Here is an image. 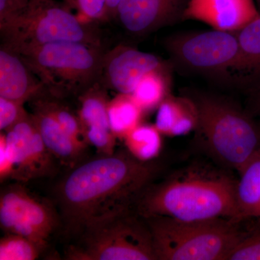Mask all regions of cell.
Returning <instances> with one entry per match:
<instances>
[{
    "label": "cell",
    "instance_id": "cell-26",
    "mask_svg": "<svg viewBox=\"0 0 260 260\" xmlns=\"http://www.w3.org/2000/svg\"><path fill=\"white\" fill-rule=\"evenodd\" d=\"M64 3L84 23L104 21L105 0H64Z\"/></svg>",
    "mask_w": 260,
    "mask_h": 260
},
{
    "label": "cell",
    "instance_id": "cell-12",
    "mask_svg": "<svg viewBox=\"0 0 260 260\" xmlns=\"http://www.w3.org/2000/svg\"><path fill=\"white\" fill-rule=\"evenodd\" d=\"M187 2L188 0H122L116 19L129 34L144 36L182 19Z\"/></svg>",
    "mask_w": 260,
    "mask_h": 260
},
{
    "label": "cell",
    "instance_id": "cell-24",
    "mask_svg": "<svg viewBox=\"0 0 260 260\" xmlns=\"http://www.w3.org/2000/svg\"><path fill=\"white\" fill-rule=\"evenodd\" d=\"M42 249L23 236L6 234L0 240V260H34Z\"/></svg>",
    "mask_w": 260,
    "mask_h": 260
},
{
    "label": "cell",
    "instance_id": "cell-25",
    "mask_svg": "<svg viewBox=\"0 0 260 260\" xmlns=\"http://www.w3.org/2000/svg\"><path fill=\"white\" fill-rule=\"evenodd\" d=\"M227 260H260V225L244 229Z\"/></svg>",
    "mask_w": 260,
    "mask_h": 260
},
{
    "label": "cell",
    "instance_id": "cell-23",
    "mask_svg": "<svg viewBox=\"0 0 260 260\" xmlns=\"http://www.w3.org/2000/svg\"><path fill=\"white\" fill-rule=\"evenodd\" d=\"M44 103L48 110L55 117L62 129L66 132L77 144L84 149H86L88 143L84 136L83 129L77 114H73L67 107L61 104V99H56L47 93L38 96Z\"/></svg>",
    "mask_w": 260,
    "mask_h": 260
},
{
    "label": "cell",
    "instance_id": "cell-14",
    "mask_svg": "<svg viewBox=\"0 0 260 260\" xmlns=\"http://www.w3.org/2000/svg\"><path fill=\"white\" fill-rule=\"evenodd\" d=\"M46 89L22 56L2 44L0 49V97L23 103L45 93Z\"/></svg>",
    "mask_w": 260,
    "mask_h": 260
},
{
    "label": "cell",
    "instance_id": "cell-6",
    "mask_svg": "<svg viewBox=\"0 0 260 260\" xmlns=\"http://www.w3.org/2000/svg\"><path fill=\"white\" fill-rule=\"evenodd\" d=\"M0 32L3 45L15 51L59 42L102 47L96 29L55 0H30L25 11Z\"/></svg>",
    "mask_w": 260,
    "mask_h": 260
},
{
    "label": "cell",
    "instance_id": "cell-20",
    "mask_svg": "<svg viewBox=\"0 0 260 260\" xmlns=\"http://www.w3.org/2000/svg\"><path fill=\"white\" fill-rule=\"evenodd\" d=\"M142 108L131 94L117 93L110 99L108 106L109 124L113 134L122 140L141 124L144 115Z\"/></svg>",
    "mask_w": 260,
    "mask_h": 260
},
{
    "label": "cell",
    "instance_id": "cell-3",
    "mask_svg": "<svg viewBox=\"0 0 260 260\" xmlns=\"http://www.w3.org/2000/svg\"><path fill=\"white\" fill-rule=\"evenodd\" d=\"M198 112L195 143L222 168L240 172L260 153V127L251 116L227 98L187 91Z\"/></svg>",
    "mask_w": 260,
    "mask_h": 260
},
{
    "label": "cell",
    "instance_id": "cell-5",
    "mask_svg": "<svg viewBox=\"0 0 260 260\" xmlns=\"http://www.w3.org/2000/svg\"><path fill=\"white\" fill-rule=\"evenodd\" d=\"M15 51L44 84L46 93L56 99L79 96L100 81L105 54L102 47L59 42Z\"/></svg>",
    "mask_w": 260,
    "mask_h": 260
},
{
    "label": "cell",
    "instance_id": "cell-8",
    "mask_svg": "<svg viewBox=\"0 0 260 260\" xmlns=\"http://www.w3.org/2000/svg\"><path fill=\"white\" fill-rule=\"evenodd\" d=\"M165 47L173 62L195 74L224 76L242 73V57L236 32L213 29L171 36Z\"/></svg>",
    "mask_w": 260,
    "mask_h": 260
},
{
    "label": "cell",
    "instance_id": "cell-1",
    "mask_svg": "<svg viewBox=\"0 0 260 260\" xmlns=\"http://www.w3.org/2000/svg\"><path fill=\"white\" fill-rule=\"evenodd\" d=\"M159 168L126 150L83 162L59 182L56 199L66 235L77 238L86 228L133 209Z\"/></svg>",
    "mask_w": 260,
    "mask_h": 260
},
{
    "label": "cell",
    "instance_id": "cell-4",
    "mask_svg": "<svg viewBox=\"0 0 260 260\" xmlns=\"http://www.w3.org/2000/svg\"><path fill=\"white\" fill-rule=\"evenodd\" d=\"M160 260H227L242 237V221L217 218L185 221L168 217L145 218Z\"/></svg>",
    "mask_w": 260,
    "mask_h": 260
},
{
    "label": "cell",
    "instance_id": "cell-7",
    "mask_svg": "<svg viewBox=\"0 0 260 260\" xmlns=\"http://www.w3.org/2000/svg\"><path fill=\"white\" fill-rule=\"evenodd\" d=\"M67 249L70 260H156L146 220L126 210L90 225Z\"/></svg>",
    "mask_w": 260,
    "mask_h": 260
},
{
    "label": "cell",
    "instance_id": "cell-11",
    "mask_svg": "<svg viewBox=\"0 0 260 260\" xmlns=\"http://www.w3.org/2000/svg\"><path fill=\"white\" fill-rule=\"evenodd\" d=\"M171 64L151 53L119 45L104 54L99 83L117 93L132 94L147 73Z\"/></svg>",
    "mask_w": 260,
    "mask_h": 260
},
{
    "label": "cell",
    "instance_id": "cell-30",
    "mask_svg": "<svg viewBox=\"0 0 260 260\" xmlns=\"http://www.w3.org/2000/svg\"><path fill=\"white\" fill-rule=\"evenodd\" d=\"M122 0H105L104 6V21L116 19L118 9Z\"/></svg>",
    "mask_w": 260,
    "mask_h": 260
},
{
    "label": "cell",
    "instance_id": "cell-9",
    "mask_svg": "<svg viewBox=\"0 0 260 260\" xmlns=\"http://www.w3.org/2000/svg\"><path fill=\"white\" fill-rule=\"evenodd\" d=\"M59 220L51 205L20 184H12L1 191L0 225L6 234L23 236L43 249Z\"/></svg>",
    "mask_w": 260,
    "mask_h": 260
},
{
    "label": "cell",
    "instance_id": "cell-10",
    "mask_svg": "<svg viewBox=\"0 0 260 260\" xmlns=\"http://www.w3.org/2000/svg\"><path fill=\"white\" fill-rule=\"evenodd\" d=\"M5 133L15 166L11 179L25 182L54 172L55 158L46 146L32 114L24 116Z\"/></svg>",
    "mask_w": 260,
    "mask_h": 260
},
{
    "label": "cell",
    "instance_id": "cell-29",
    "mask_svg": "<svg viewBox=\"0 0 260 260\" xmlns=\"http://www.w3.org/2000/svg\"><path fill=\"white\" fill-rule=\"evenodd\" d=\"M15 166L13 157L7 145L6 133L0 134V179L2 182L5 179L12 178Z\"/></svg>",
    "mask_w": 260,
    "mask_h": 260
},
{
    "label": "cell",
    "instance_id": "cell-2",
    "mask_svg": "<svg viewBox=\"0 0 260 260\" xmlns=\"http://www.w3.org/2000/svg\"><path fill=\"white\" fill-rule=\"evenodd\" d=\"M223 169L203 164L187 166L161 182L150 183L139 195L133 208L145 219L236 220L237 179Z\"/></svg>",
    "mask_w": 260,
    "mask_h": 260
},
{
    "label": "cell",
    "instance_id": "cell-19",
    "mask_svg": "<svg viewBox=\"0 0 260 260\" xmlns=\"http://www.w3.org/2000/svg\"><path fill=\"white\" fill-rule=\"evenodd\" d=\"M173 64L144 75L131 94L145 113L158 109L171 94Z\"/></svg>",
    "mask_w": 260,
    "mask_h": 260
},
{
    "label": "cell",
    "instance_id": "cell-28",
    "mask_svg": "<svg viewBox=\"0 0 260 260\" xmlns=\"http://www.w3.org/2000/svg\"><path fill=\"white\" fill-rule=\"evenodd\" d=\"M30 0H0V28L18 18Z\"/></svg>",
    "mask_w": 260,
    "mask_h": 260
},
{
    "label": "cell",
    "instance_id": "cell-15",
    "mask_svg": "<svg viewBox=\"0 0 260 260\" xmlns=\"http://www.w3.org/2000/svg\"><path fill=\"white\" fill-rule=\"evenodd\" d=\"M30 102H32L34 108L32 115L48 150L64 165L76 167L85 149L67 134L39 97Z\"/></svg>",
    "mask_w": 260,
    "mask_h": 260
},
{
    "label": "cell",
    "instance_id": "cell-21",
    "mask_svg": "<svg viewBox=\"0 0 260 260\" xmlns=\"http://www.w3.org/2000/svg\"><path fill=\"white\" fill-rule=\"evenodd\" d=\"M162 136L155 124H140L123 139L126 150L140 161H153L160 153Z\"/></svg>",
    "mask_w": 260,
    "mask_h": 260
},
{
    "label": "cell",
    "instance_id": "cell-13",
    "mask_svg": "<svg viewBox=\"0 0 260 260\" xmlns=\"http://www.w3.org/2000/svg\"><path fill=\"white\" fill-rule=\"evenodd\" d=\"M260 15L254 0H188L182 19L237 32Z\"/></svg>",
    "mask_w": 260,
    "mask_h": 260
},
{
    "label": "cell",
    "instance_id": "cell-18",
    "mask_svg": "<svg viewBox=\"0 0 260 260\" xmlns=\"http://www.w3.org/2000/svg\"><path fill=\"white\" fill-rule=\"evenodd\" d=\"M78 99L79 108L77 115L83 134L89 130L112 131L108 115V106L110 99L105 87L100 83L94 84L93 86L80 94Z\"/></svg>",
    "mask_w": 260,
    "mask_h": 260
},
{
    "label": "cell",
    "instance_id": "cell-17",
    "mask_svg": "<svg viewBox=\"0 0 260 260\" xmlns=\"http://www.w3.org/2000/svg\"><path fill=\"white\" fill-rule=\"evenodd\" d=\"M239 174L236 186V220L260 219V153Z\"/></svg>",
    "mask_w": 260,
    "mask_h": 260
},
{
    "label": "cell",
    "instance_id": "cell-32",
    "mask_svg": "<svg viewBox=\"0 0 260 260\" xmlns=\"http://www.w3.org/2000/svg\"><path fill=\"white\" fill-rule=\"evenodd\" d=\"M255 1L256 6H257L258 9H259L260 12V0H254Z\"/></svg>",
    "mask_w": 260,
    "mask_h": 260
},
{
    "label": "cell",
    "instance_id": "cell-27",
    "mask_svg": "<svg viewBox=\"0 0 260 260\" xmlns=\"http://www.w3.org/2000/svg\"><path fill=\"white\" fill-rule=\"evenodd\" d=\"M23 103L0 97V130L6 132L28 114Z\"/></svg>",
    "mask_w": 260,
    "mask_h": 260
},
{
    "label": "cell",
    "instance_id": "cell-16",
    "mask_svg": "<svg viewBox=\"0 0 260 260\" xmlns=\"http://www.w3.org/2000/svg\"><path fill=\"white\" fill-rule=\"evenodd\" d=\"M198 123V112L194 101L184 94L168 95L157 109L155 125L162 135L183 136L194 132Z\"/></svg>",
    "mask_w": 260,
    "mask_h": 260
},
{
    "label": "cell",
    "instance_id": "cell-31",
    "mask_svg": "<svg viewBox=\"0 0 260 260\" xmlns=\"http://www.w3.org/2000/svg\"><path fill=\"white\" fill-rule=\"evenodd\" d=\"M254 108L258 115L260 116V84L258 85L254 95Z\"/></svg>",
    "mask_w": 260,
    "mask_h": 260
},
{
    "label": "cell",
    "instance_id": "cell-22",
    "mask_svg": "<svg viewBox=\"0 0 260 260\" xmlns=\"http://www.w3.org/2000/svg\"><path fill=\"white\" fill-rule=\"evenodd\" d=\"M236 35L242 52V73L260 84V15Z\"/></svg>",
    "mask_w": 260,
    "mask_h": 260
}]
</instances>
